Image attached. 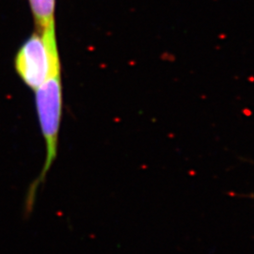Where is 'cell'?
I'll return each mask as SVG.
<instances>
[{"label":"cell","mask_w":254,"mask_h":254,"mask_svg":"<svg viewBox=\"0 0 254 254\" xmlns=\"http://www.w3.org/2000/svg\"><path fill=\"white\" fill-rule=\"evenodd\" d=\"M39 31L55 25L56 0H28Z\"/></svg>","instance_id":"3957f363"},{"label":"cell","mask_w":254,"mask_h":254,"mask_svg":"<svg viewBox=\"0 0 254 254\" xmlns=\"http://www.w3.org/2000/svg\"><path fill=\"white\" fill-rule=\"evenodd\" d=\"M14 68L21 80L34 91L61 73L55 25L33 33L23 43L15 55Z\"/></svg>","instance_id":"6da1fadb"},{"label":"cell","mask_w":254,"mask_h":254,"mask_svg":"<svg viewBox=\"0 0 254 254\" xmlns=\"http://www.w3.org/2000/svg\"><path fill=\"white\" fill-rule=\"evenodd\" d=\"M37 114L43 136L46 141V157L45 166L36 182H34L26 198V212L30 213L35 202L39 186L45 182L46 174L57 156L59 132L63 111V85L61 73L45 82L35 91Z\"/></svg>","instance_id":"7a4b0ae2"}]
</instances>
